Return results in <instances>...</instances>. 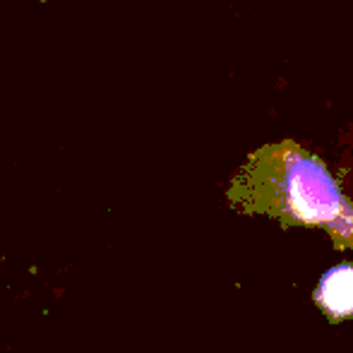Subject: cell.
<instances>
[{
	"instance_id": "obj_1",
	"label": "cell",
	"mask_w": 353,
	"mask_h": 353,
	"mask_svg": "<svg viewBox=\"0 0 353 353\" xmlns=\"http://www.w3.org/2000/svg\"><path fill=\"white\" fill-rule=\"evenodd\" d=\"M231 200L286 226H320L336 248H353V202L325 163L291 140L252 152L233 178Z\"/></svg>"
},
{
	"instance_id": "obj_2",
	"label": "cell",
	"mask_w": 353,
	"mask_h": 353,
	"mask_svg": "<svg viewBox=\"0 0 353 353\" xmlns=\"http://www.w3.org/2000/svg\"><path fill=\"white\" fill-rule=\"evenodd\" d=\"M315 301L332 320L353 317V265H339L325 272L317 283Z\"/></svg>"
}]
</instances>
